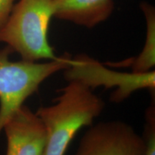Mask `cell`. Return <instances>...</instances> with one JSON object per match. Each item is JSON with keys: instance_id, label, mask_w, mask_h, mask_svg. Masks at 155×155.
<instances>
[{"instance_id": "1", "label": "cell", "mask_w": 155, "mask_h": 155, "mask_svg": "<svg viewBox=\"0 0 155 155\" xmlns=\"http://www.w3.org/2000/svg\"><path fill=\"white\" fill-rule=\"evenodd\" d=\"M105 106L104 101L86 83L78 79L68 81L53 104L35 111L47 134L43 155H65L76 134L92 125Z\"/></svg>"}, {"instance_id": "2", "label": "cell", "mask_w": 155, "mask_h": 155, "mask_svg": "<svg viewBox=\"0 0 155 155\" xmlns=\"http://www.w3.org/2000/svg\"><path fill=\"white\" fill-rule=\"evenodd\" d=\"M53 17V0H19L0 28V42L7 44L23 61L57 59L59 56L48 38Z\"/></svg>"}, {"instance_id": "3", "label": "cell", "mask_w": 155, "mask_h": 155, "mask_svg": "<svg viewBox=\"0 0 155 155\" xmlns=\"http://www.w3.org/2000/svg\"><path fill=\"white\" fill-rule=\"evenodd\" d=\"M13 50H0V132L4 126L29 97L50 76L67 69L72 57L68 53L46 62L12 61Z\"/></svg>"}, {"instance_id": "4", "label": "cell", "mask_w": 155, "mask_h": 155, "mask_svg": "<svg viewBox=\"0 0 155 155\" xmlns=\"http://www.w3.org/2000/svg\"><path fill=\"white\" fill-rule=\"evenodd\" d=\"M147 144L129 124L119 120L93 124L74 155H145Z\"/></svg>"}, {"instance_id": "5", "label": "cell", "mask_w": 155, "mask_h": 155, "mask_svg": "<svg viewBox=\"0 0 155 155\" xmlns=\"http://www.w3.org/2000/svg\"><path fill=\"white\" fill-rule=\"evenodd\" d=\"M6 155H43L47 134L39 116L22 105L4 126Z\"/></svg>"}, {"instance_id": "6", "label": "cell", "mask_w": 155, "mask_h": 155, "mask_svg": "<svg viewBox=\"0 0 155 155\" xmlns=\"http://www.w3.org/2000/svg\"><path fill=\"white\" fill-rule=\"evenodd\" d=\"M114 7L113 0H53V17L87 28L107 19Z\"/></svg>"}, {"instance_id": "7", "label": "cell", "mask_w": 155, "mask_h": 155, "mask_svg": "<svg viewBox=\"0 0 155 155\" xmlns=\"http://www.w3.org/2000/svg\"><path fill=\"white\" fill-rule=\"evenodd\" d=\"M147 25L145 43L141 53L134 59H130L128 65H131L134 73H146L152 70L155 65V11L154 7L147 3L141 5Z\"/></svg>"}, {"instance_id": "8", "label": "cell", "mask_w": 155, "mask_h": 155, "mask_svg": "<svg viewBox=\"0 0 155 155\" xmlns=\"http://www.w3.org/2000/svg\"><path fill=\"white\" fill-rule=\"evenodd\" d=\"M144 136L147 144L145 155H155V104L154 98L147 108L145 115Z\"/></svg>"}, {"instance_id": "9", "label": "cell", "mask_w": 155, "mask_h": 155, "mask_svg": "<svg viewBox=\"0 0 155 155\" xmlns=\"http://www.w3.org/2000/svg\"><path fill=\"white\" fill-rule=\"evenodd\" d=\"M15 0H0V28L7 20L14 6Z\"/></svg>"}]
</instances>
